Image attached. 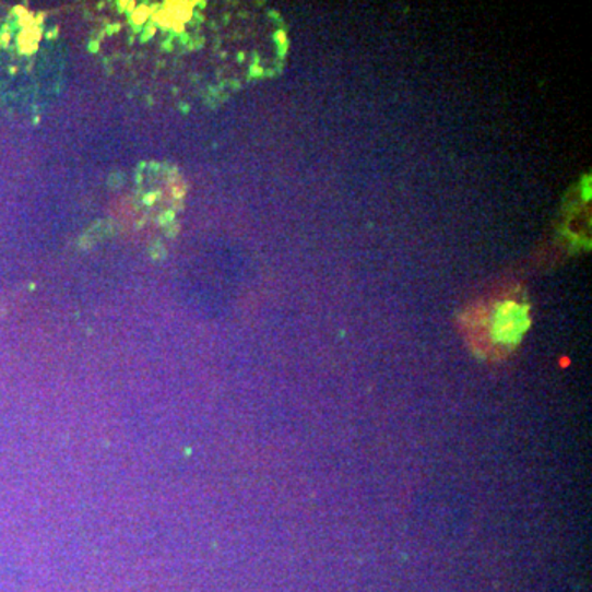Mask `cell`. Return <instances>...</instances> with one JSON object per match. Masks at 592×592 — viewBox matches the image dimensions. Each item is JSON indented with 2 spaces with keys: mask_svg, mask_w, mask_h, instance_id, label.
<instances>
[{
  "mask_svg": "<svg viewBox=\"0 0 592 592\" xmlns=\"http://www.w3.org/2000/svg\"><path fill=\"white\" fill-rule=\"evenodd\" d=\"M532 324L530 301L517 283L496 286L467 305L458 328L474 356L486 363L509 359Z\"/></svg>",
  "mask_w": 592,
  "mask_h": 592,
  "instance_id": "6da1fadb",
  "label": "cell"
}]
</instances>
